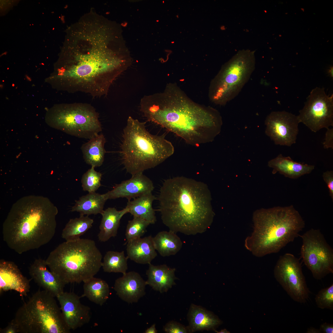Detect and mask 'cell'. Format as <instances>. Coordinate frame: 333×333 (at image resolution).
Instances as JSON below:
<instances>
[{"mask_svg":"<svg viewBox=\"0 0 333 333\" xmlns=\"http://www.w3.org/2000/svg\"><path fill=\"white\" fill-rule=\"evenodd\" d=\"M147 285L138 273L130 271L123 274L115 281L114 289L118 296L129 303L137 302L145 294Z\"/></svg>","mask_w":333,"mask_h":333,"instance_id":"18","label":"cell"},{"mask_svg":"<svg viewBox=\"0 0 333 333\" xmlns=\"http://www.w3.org/2000/svg\"><path fill=\"white\" fill-rule=\"evenodd\" d=\"M158 200L162 222L170 231L195 235L205 232L212 223L211 194L204 183L183 176L167 179Z\"/></svg>","mask_w":333,"mask_h":333,"instance_id":"3","label":"cell"},{"mask_svg":"<svg viewBox=\"0 0 333 333\" xmlns=\"http://www.w3.org/2000/svg\"><path fill=\"white\" fill-rule=\"evenodd\" d=\"M29 273L39 286L55 297L64 292L66 284L48 269L45 260L36 259L29 268Z\"/></svg>","mask_w":333,"mask_h":333,"instance_id":"19","label":"cell"},{"mask_svg":"<svg viewBox=\"0 0 333 333\" xmlns=\"http://www.w3.org/2000/svg\"><path fill=\"white\" fill-rule=\"evenodd\" d=\"M299 123L298 116L285 111H273L265 120V133L276 145L290 146L296 142Z\"/></svg>","mask_w":333,"mask_h":333,"instance_id":"14","label":"cell"},{"mask_svg":"<svg viewBox=\"0 0 333 333\" xmlns=\"http://www.w3.org/2000/svg\"><path fill=\"white\" fill-rule=\"evenodd\" d=\"M188 331L214 330L222 321L212 312L194 304L191 305L188 315Z\"/></svg>","mask_w":333,"mask_h":333,"instance_id":"23","label":"cell"},{"mask_svg":"<svg viewBox=\"0 0 333 333\" xmlns=\"http://www.w3.org/2000/svg\"><path fill=\"white\" fill-rule=\"evenodd\" d=\"M128 213L126 207L122 210H117L114 208L109 207L104 210L99 226L100 231L98 234L99 241L105 242L111 237L116 236L122 216Z\"/></svg>","mask_w":333,"mask_h":333,"instance_id":"24","label":"cell"},{"mask_svg":"<svg viewBox=\"0 0 333 333\" xmlns=\"http://www.w3.org/2000/svg\"><path fill=\"white\" fill-rule=\"evenodd\" d=\"M84 283L83 294L91 302L101 306L109 298L110 290L108 283L104 280L94 277Z\"/></svg>","mask_w":333,"mask_h":333,"instance_id":"29","label":"cell"},{"mask_svg":"<svg viewBox=\"0 0 333 333\" xmlns=\"http://www.w3.org/2000/svg\"><path fill=\"white\" fill-rule=\"evenodd\" d=\"M333 67H331L330 68L329 70L328 73L329 74V76H330L331 77H333Z\"/></svg>","mask_w":333,"mask_h":333,"instance_id":"42","label":"cell"},{"mask_svg":"<svg viewBox=\"0 0 333 333\" xmlns=\"http://www.w3.org/2000/svg\"><path fill=\"white\" fill-rule=\"evenodd\" d=\"M268 166L273 169L272 173L278 172L284 176L295 179L310 173L314 166L295 162L290 156L284 157L281 154L269 160Z\"/></svg>","mask_w":333,"mask_h":333,"instance_id":"20","label":"cell"},{"mask_svg":"<svg viewBox=\"0 0 333 333\" xmlns=\"http://www.w3.org/2000/svg\"><path fill=\"white\" fill-rule=\"evenodd\" d=\"M1 333H18V327L16 324L11 320L5 327L0 329Z\"/></svg>","mask_w":333,"mask_h":333,"instance_id":"38","label":"cell"},{"mask_svg":"<svg viewBox=\"0 0 333 333\" xmlns=\"http://www.w3.org/2000/svg\"><path fill=\"white\" fill-rule=\"evenodd\" d=\"M30 287L29 280L14 262L0 260V293L14 290L22 296H26L30 291Z\"/></svg>","mask_w":333,"mask_h":333,"instance_id":"17","label":"cell"},{"mask_svg":"<svg viewBox=\"0 0 333 333\" xmlns=\"http://www.w3.org/2000/svg\"><path fill=\"white\" fill-rule=\"evenodd\" d=\"M301 254L314 278L320 280L333 273V250L318 229L311 228L302 235Z\"/></svg>","mask_w":333,"mask_h":333,"instance_id":"11","label":"cell"},{"mask_svg":"<svg viewBox=\"0 0 333 333\" xmlns=\"http://www.w3.org/2000/svg\"><path fill=\"white\" fill-rule=\"evenodd\" d=\"M298 117L300 123L314 132L333 126V94L327 95L323 88L313 89Z\"/></svg>","mask_w":333,"mask_h":333,"instance_id":"13","label":"cell"},{"mask_svg":"<svg viewBox=\"0 0 333 333\" xmlns=\"http://www.w3.org/2000/svg\"><path fill=\"white\" fill-rule=\"evenodd\" d=\"M58 213L57 207L47 197H22L13 205L3 223V240L19 254L38 249L54 237Z\"/></svg>","mask_w":333,"mask_h":333,"instance_id":"4","label":"cell"},{"mask_svg":"<svg viewBox=\"0 0 333 333\" xmlns=\"http://www.w3.org/2000/svg\"><path fill=\"white\" fill-rule=\"evenodd\" d=\"M55 298L45 290H39L24 302L12 320L18 333H70Z\"/></svg>","mask_w":333,"mask_h":333,"instance_id":"8","label":"cell"},{"mask_svg":"<svg viewBox=\"0 0 333 333\" xmlns=\"http://www.w3.org/2000/svg\"><path fill=\"white\" fill-rule=\"evenodd\" d=\"M319 329L322 333H333V325L327 323H324L320 325Z\"/></svg>","mask_w":333,"mask_h":333,"instance_id":"39","label":"cell"},{"mask_svg":"<svg viewBox=\"0 0 333 333\" xmlns=\"http://www.w3.org/2000/svg\"><path fill=\"white\" fill-rule=\"evenodd\" d=\"M64 321L70 330H75L90 320V309L81 302L80 297L72 292H64L56 297Z\"/></svg>","mask_w":333,"mask_h":333,"instance_id":"15","label":"cell"},{"mask_svg":"<svg viewBox=\"0 0 333 333\" xmlns=\"http://www.w3.org/2000/svg\"><path fill=\"white\" fill-rule=\"evenodd\" d=\"M306 333H322L320 329H317L313 327H310L308 329Z\"/></svg>","mask_w":333,"mask_h":333,"instance_id":"41","label":"cell"},{"mask_svg":"<svg viewBox=\"0 0 333 333\" xmlns=\"http://www.w3.org/2000/svg\"><path fill=\"white\" fill-rule=\"evenodd\" d=\"M105 137L102 134H97L81 146L83 158L86 162L95 167L101 166L105 153Z\"/></svg>","mask_w":333,"mask_h":333,"instance_id":"26","label":"cell"},{"mask_svg":"<svg viewBox=\"0 0 333 333\" xmlns=\"http://www.w3.org/2000/svg\"><path fill=\"white\" fill-rule=\"evenodd\" d=\"M274 273L276 280L292 299L300 303L306 301L310 291L298 258L290 253L281 256Z\"/></svg>","mask_w":333,"mask_h":333,"instance_id":"12","label":"cell"},{"mask_svg":"<svg viewBox=\"0 0 333 333\" xmlns=\"http://www.w3.org/2000/svg\"><path fill=\"white\" fill-rule=\"evenodd\" d=\"M49 123L54 128L79 138L90 139L102 130L98 113L91 105L86 103L55 107Z\"/></svg>","mask_w":333,"mask_h":333,"instance_id":"10","label":"cell"},{"mask_svg":"<svg viewBox=\"0 0 333 333\" xmlns=\"http://www.w3.org/2000/svg\"><path fill=\"white\" fill-rule=\"evenodd\" d=\"M107 200L104 194L96 192L88 193L75 201L76 203L72 207L71 211L79 212L80 215L101 214L104 210V205Z\"/></svg>","mask_w":333,"mask_h":333,"instance_id":"27","label":"cell"},{"mask_svg":"<svg viewBox=\"0 0 333 333\" xmlns=\"http://www.w3.org/2000/svg\"><path fill=\"white\" fill-rule=\"evenodd\" d=\"M126 249L128 258L140 264H150L157 255L151 236L127 242Z\"/></svg>","mask_w":333,"mask_h":333,"instance_id":"21","label":"cell"},{"mask_svg":"<svg viewBox=\"0 0 333 333\" xmlns=\"http://www.w3.org/2000/svg\"><path fill=\"white\" fill-rule=\"evenodd\" d=\"M145 333H156L157 331L155 327V324H153L150 327L147 328L145 331Z\"/></svg>","mask_w":333,"mask_h":333,"instance_id":"40","label":"cell"},{"mask_svg":"<svg viewBox=\"0 0 333 333\" xmlns=\"http://www.w3.org/2000/svg\"><path fill=\"white\" fill-rule=\"evenodd\" d=\"M65 62L55 78L73 93L107 95L115 79L130 65L127 49L104 24L88 22L69 30Z\"/></svg>","mask_w":333,"mask_h":333,"instance_id":"1","label":"cell"},{"mask_svg":"<svg viewBox=\"0 0 333 333\" xmlns=\"http://www.w3.org/2000/svg\"><path fill=\"white\" fill-rule=\"evenodd\" d=\"M154 188L153 183L150 179L143 173H140L116 184L112 190L104 194L107 200L125 198L129 200L152 192Z\"/></svg>","mask_w":333,"mask_h":333,"instance_id":"16","label":"cell"},{"mask_svg":"<svg viewBox=\"0 0 333 333\" xmlns=\"http://www.w3.org/2000/svg\"><path fill=\"white\" fill-rule=\"evenodd\" d=\"M315 300L318 307L333 310V284L319 291L316 296Z\"/></svg>","mask_w":333,"mask_h":333,"instance_id":"34","label":"cell"},{"mask_svg":"<svg viewBox=\"0 0 333 333\" xmlns=\"http://www.w3.org/2000/svg\"><path fill=\"white\" fill-rule=\"evenodd\" d=\"M150 223L146 220L136 216L128 221L125 232L127 242L141 237L146 232Z\"/></svg>","mask_w":333,"mask_h":333,"instance_id":"32","label":"cell"},{"mask_svg":"<svg viewBox=\"0 0 333 333\" xmlns=\"http://www.w3.org/2000/svg\"><path fill=\"white\" fill-rule=\"evenodd\" d=\"M128 257L124 252L109 251L105 254L102 266L103 271L108 273H120L123 274L128 269Z\"/></svg>","mask_w":333,"mask_h":333,"instance_id":"31","label":"cell"},{"mask_svg":"<svg viewBox=\"0 0 333 333\" xmlns=\"http://www.w3.org/2000/svg\"><path fill=\"white\" fill-rule=\"evenodd\" d=\"M146 271L147 279L146 285H149L154 290L161 293L167 292L175 284V269L166 265H155L149 264Z\"/></svg>","mask_w":333,"mask_h":333,"instance_id":"22","label":"cell"},{"mask_svg":"<svg viewBox=\"0 0 333 333\" xmlns=\"http://www.w3.org/2000/svg\"><path fill=\"white\" fill-rule=\"evenodd\" d=\"M121 150L124 168L132 175L155 167L175 151L165 135L150 134L144 123L131 116L123 129Z\"/></svg>","mask_w":333,"mask_h":333,"instance_id":"6","label":"cell"},{"mask_svg":"<svg viewBox=\"0 0 333 333\" xmlns=\"http://www.w3.org/2000/svg\"><path fill=\"white\" fill-rule=\"evenodd\" d=\"M140 108L149 121L192 146L212 142L221 131L223 122L220 113L191 100L175 84H168L162 92L144 96Z\"/></svg>","mask_w":333,"mask_h":333,"instance_id":"2","label":"cell"},{"mask_svg":"<svg viewBox=\"0 0 333 333\" xmlns=\"http://www.w3.org/2000/svg\"><path fill=\"white\" fill-rule=\"evenodd\" d=\"M322 176L328 189L329 194L333 200V171H327L323 173Z\"/></svg>","mask_w":333,"mask_h":333,"instance_id":"36","label":"cell"},{"mask_svg":"<svg viewBox=\"0 0 333 333\" xmlns=\"http://www.w3.org/2000/svg\"><path fill=\"white\" fill-rule=\"evenodd\" d=\"M325 134L324 141L323 143L324 149H333V128H328Z\"/></svg>","mask_w":333,"mask_h":333,"instance_id":"37","label":"cell"},{"mask_svg":"<svg viewBox=\"0 0 333 333\" xmlns=\"http://www.w3.org/2000/svg\"><path fill=\"white\" fill-rule=\"evenodd\" d=\"M253 231L245 241L246 248L261 257L279 252L299 236L305 222L294 206L276 207L256 211Z\"/></svg>","mask_w":333,"mask_h":333,"instance_id":"5","label":"cell"},{"mask_svg":"<svg viewBox=\"0 0 333 333\" xmlns=\"http://www.w3.org/2000/svg\"><path fill=\"white\" fill-rule=\"evenodd\" d=\"M156 199L152 192L143 195L129 200L126 207L128 213L133 216L138 217L153 224L157 221L155 210L152 207L153 201Z\"/></svg>","mask_w":333,"mask_h":333,"instance_id":"25","label":"cell"},{"mask_svg":"<svg viewBox=\"0 0 333 333\" xmlns=\"http://www.w3.org/2000/svg\"><path fill=\"white\" fill-rule=\"evenodd\" d=\"M254 52L238 51L223 65L212 80L209 96L214 103L224 105L233 99L249 80L255 67Z\"/></svg>","mask_w":333,"mask_h":333,"instance_id":"9","label":"cell"},{"mask_svg":"<svg viewBox=\"0 0 333 333\" xmlns=\"http://www.w3.org/2000/svg\"><path fill=\"white\" fill-rule=\"evenodd\" d=\"M95 167L91 166L82 175L81 183L83 189L88 193L95 192L101 186V173L95 170Z\"/></svg>","mask_w":333,"mask_h":333,"instance_id":"33","label":"cell"},{"mask_svg":"<svg viewBox=\"0 0 333 333\" xmlns=\"http://www.w3.org/2000/svg\"><path fill=\"white\" fill-rule=\"evenodd\" d=\"M102 255L95 242L80 239L59 245L45 260L49 269L65 284L84 282L102 266Z\"/></svg>","mask_w":333,"mask_h":333,"instance_id":"7","label":"cell"},{"mask_svg":"<svg viewBox=\"0 0 333 333\" xmlns=\"http://www.w3.org/2000/svg\"><path fill=\"white\" fill-rule=\"evenodd\" d=\"M163 330L167 333H186L188 331L187 327L173 321L167 323L164 327Z\"/></svg>","mask_w":333,"mask_h":333,"instance_id":"35","label":"cell"},{"mask_svg":"<svg viewBox=\"0 0 333 333\" xmlns=\"http://www.w3.org/2000/svg\"><path fill=\"white\" fill-rule=\"evenodd\" d=\"M153 240L156 250L163 257L175 255L183 245L176 233L170 230L158 232L153 237Z\"/></svg>","mask_w":333,"mask_h":333,"instance_id":"28","label":"cell"},{"mask_svg":"<svg viewBox=\"0 0 333 333\" xmlns=\"http://www.w3.org/2000/svg\"><path fill=\"white\" fill-rule=\"evenodd\" d=\"M93 222L88 216L80 215L78 218L71 219L63 229L62 237L66 241L78 240L91 228Z\"/></svg>","mask_w":333,"mask_h":333,"instance_id":"30","label":"cell"}]
</instances>
